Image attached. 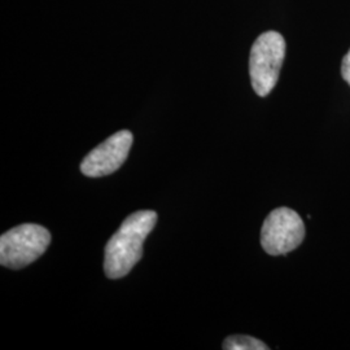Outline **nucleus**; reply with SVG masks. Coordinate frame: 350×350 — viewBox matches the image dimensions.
<instances>
[{
  "label": "nucleus",
  "instance_id": "1",
  "mask_svg": "<svg viewBox=\"0 0 350 350\" xmlns=\"http://www.w3.org/2000/svg\"><path fill=\"white\" fill-rule=\"evenodd\" d=\"M157 222V213L139 211L129 215L105 247L104 271L109 279L127 275L143 256V243Z\"/></svg>",
  "mask_w": 350,
  "mask_h": 350
},
{
  "label": "nucleus",
  "instance_id": "2",
  "mask_svg": "<svg viewBox=\"0 0 350 350\" xmlns=\"http://www.w3.org/2000/svg\"><path fill=\"white\" fill-rule=\"evenodd\" d=\"M286 57V40L276 31H266L252 46L250 75L252 88L258 96H267L275 88Z\"/></svg>",
  "mask_w": 350,
  "mask_h": 350
},
{
  "label": "nucleus",
  "instance_id": "3",
  "mask_svg": "<svg viewBox=\"0 0 350 350\" xmlns=\"http://www.w3.org/2000/svg\"><path fill=\"white\" fill-rule=\"evenodd\" d=\"M50 231L43 226L25 224L0 238V263L8 269H23L34 262L49 248Z\"/></svg>",
  "mask_w": 350,
  "mask_h": 350
},
{
  "label": "nucleus",
  "instance_id": "4",
  "mask_svg": "<svg viewBox=\"0 0 350 350\" xmlns=\"http://www.w3.org/2000/svg\"><path fill=\"white\" fill-rule=\"evenodd\" d=\"M305 238V225L300 215L289 208L270 213L261 230V244L267 254L280 256L296 250Z\"/></svg>",
  "mask_w": 350,
  "mask_h": 350
},
{
  "label": "nucleus",
  "instance_id": "5",
  "mask_svg": "<svg viewBox=\"0 0 350 350\" xmlns=\"http://www.w3.org/2000/svg\"><path fill=\"white\" fill-rule=\"evenodd\" d=\"M133 139L129 130L113 134L83 159L81 163L82 174L88 178H100L118 170L130 153Z\"/></svg>",
  "mask_w": 350,
  "mask_h": 350
},
{
  "label": "nucleus",
  "instance_id": "6",
  "mask_svg": "<svg viewBox=\"0 0 350 350\" xmlns=\"http://www.w3.org/2000/svg\"><path fill=\"white\" fill-rule=\"evenodd\" d=\"M225 350H269V347L258 338L248 335H232L224 341Z\"/></svg>",
  "mask_w": 350,
  "mask_h": 350
},
{
  "label": "nucleus",
  "instance_id": "7",
  "mask_svg": "<svg viewBox=\"0 0 350 350\" xmlns=\"http://www.w3.org/2000/svg\"><path fill=\"white\" fill-rule=\"evenodd\" d=\"M341 75H342V78L349 83L350 86V50L347 55H345V57H344V60H342V64H341Z\"/></svg>",
  "mask_w": 350,
  "mask_h": 350
}]
</instances>
